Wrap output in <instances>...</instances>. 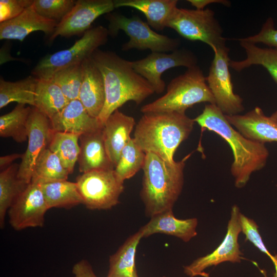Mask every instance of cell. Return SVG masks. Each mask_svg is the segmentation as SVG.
Returning a JSON list of instances; mask_svg holds the SVG:
<instances>
[{"label": "cell", "instance_id": "29", "mask_svg": "<svg viewBox=\"0 0 277 277\" xmlns=\"http://www.w3.org/2000/svg\"><path fill=\"white\" fill-rule=\"evenodd\" d=\"M19 166L12 164L0 173V226L2 229L7 212L28 185L18 176Z\"/></svg>", "mask_w": 277, "mask_h": 277}, {"label": "cell", "instance_id": "6", "mask_svg": "<svg viewBox=\"0 0 277 277\" xmlns=\"http://www.w3.org/2000/svg\"><path fill=\"white\" fill-rule=\"evenodd\" d=\"M105 17L109 22L107 29L109 35L115 36L122 30L129 37V41L122 45L123 51L136 49H149L151 52H172L177 49L181 44L177 38L157 33L137 15L127 17L117 13H109Z\"/></svg>", "mask_w": 277, "mask_h": 277}, {"label": "cell", "instance_id": "43", "mask_svg": "<svg viewBox=\"0 0 277 277\" xmlns=\"http://www.w3.org/2000/svg\"><path fill=\"white\" fill-rule=\"evenodd\" d=\"M273 264L274 265L275 269V272L273 274V277H277V261L273 263Z\"/></svg>", "mask_w": 277, "mask_h": 277}, {"label": "cell", "instance_id": "16", "mask_svg": "<svg viewBox=\"0 0 277 277\" xmlns=\"http://www.w3.org/2000/svg\"><path fill=\"white\" fill-rule=\"evenodd\" d=\"M228 122L246 138L265 144L277 143V123L256 107L245 114L226 115Z\"/></svg>", "mask_w": 277, "mask_h": 277}, {"label": "cell", "instance_id": "10", "mask_svg": "<svg viewBox=\"0 0 277 277\" xmlns=\"http://www.w3.org/2000/svg\"><path fill=\"white\" fill-rule=\"evenodd\" d=\"M229 49L227 47L214 51L206 81L216 106L226 115L239 114L244 110L242 98L234 93L229 71Z\"/></svg>", "mask_w": 277, "mask_h": 277}, {"label": "cell", "instance_id": "15", "mask_svg": "<svg viewBox=\"0 0 277 277\" xmlns=\"http://www.w3.org/2000/svg\"><path fill=\"white\" fill-rule=\"evenodd\" d=\"M53 131L49 118L35 107L31 108L28 120V146L18 170V177L29 184L36 162L48 147Z\"/></svg>", "mask_w": 277, "mask_h": 277}, {"label": "cell", "instance_id": "2", "mask_svg": "<svg viewBox=\"0 0 277 277\" xmlns=\"http://www.w3.org/2000/svg\"><path fill=\"white\" fill-rule=\"evenodd\" d=\"M193 120L202 128L221 136L231 148L233 161L230 170L236 188L244 187L252 173L266 165L269 153L265 144L250 140L233 128L215 104L205 105Z\"/></svg>", "mask_w": 277, "mask_h": 277}, {"label": "cell", "instance_id": "27", "mask_svg": "<svg viewBox=\"0 0 277 277\" xmlns=\"http://www.w3.org/2000/svg\"><path fill=\"white\" fill-rule=\"evenodd\" d=\"M70 101L61 88L50 80L37 78L35 106L50 120Z\"/></svg>", "mask_w": 277, "mask_h": 277}, {"label": "cell", "instance_id": "34", "mask_svg": "<svg viewBox=\"0 0 277 277\" xmlns=\"http://www.w3.org/2000/svg\"><path fill=\"white\" fill-rule=\"evenodd\" d=\"M82 64L61 69L49 79L61 88L69 101L78 99L83 77Z\"/></svg>", "mask_w": 277, "mask_h": 277}, {"label": "cell", "instance_id": "39", "mask_svg": "<svg viewBox=\"0 0 277 277\" xmlns=\"http://www.w3.org/2000/svg\"><path fill=\"white\" fill-rule=\"evenodd\" d=\"M72 272L74 277H97L90 263L84 259L73 265Z\"/></svg>", "mask_w": 277, "mask_h": 277}, {"label": "cell", "instance_id": "45", "mask_svg": "<svg viewBox=\"0 0 277 277\" xmlns=\"http://www.w3.org/2000/svg\"><path fill=\"white\" fill-rule=\"evenodd\" d=\"M276 186H277V185H276Z\"/></svg>", "mask_w": 277, "mask_h": 277}, {"label": "cell", "instance_id": "17", "mask_svg": "<svg viewBox=\"0 0 277 277\" xmlns=\"http://www.w3.org/2000/svg\"><path fill=\"white\" fill-rule=\"evenodd\" d=\"M50 121L53 130L80 136L96 131L104 126L88 113L78 99L70 101Z\"/></svg>", "mask_w": 277, "mask_h": 277}, {"label": "cell", "instance_id": "31", "mask_svg": "<svg viewBox=\"0 0 277 277\" xmlns=\"http://www.w3.org/2000/svg\"><path fill=\"white\" fill-rule=\"evenodd\" d=\"M80 135L53 130L48 148L60 160L64 167L71 174L80 151Z\"/></svg>", "mask_w": 277, "mask_h": 277}, {"label": "cell", "instance_id": "5", "mask_svg": "<svg viewBox=\"0 0 277 277\" xmlns=\"http://www.w3.org/2000/svg\"><path fill=\"white\" fill-rule=\"evenodd\" d=\"M207 102L215 104V99L206 81V77L197 65L187 68L185 72L172 79L166 93L141 108L143 113L177 112L186 110L196 104Z\"/></svg>", "mask_w": 277, "mask_h": 277}, {"label": "cell", "instance_id": "14", "mask_svg": "<svg viewBox=\"0 0 277 277\" xmlns=\"http://www.w3.org/2000/svg\"><path fill=\"white\" fill-rule=\"evenodd\" d=\"M115 8L112 0L76 1L71 10L57 24L49 41L52 42L58 36L70 37L84 34L97 17Z\"/></svg>", "mask_w": 277, "mask_h": 277}, {"label": "cell", "instance_id": "9", "mask_svg": "<svg viewBox=\"0 0 277 277\" xmlns=\"http://www.w3.org/2000/svg\"><path fill=\"white\" fill-rule=\"evenodd\" d=\"M77 184L83 204L90 210L111 209L119 203L124 182L114 169L92 171L78 176Z\"/></svg>", "mask_w": 277, "mask_h": 277}, {"label": "cell", "instance_id": "40", "mask_svg": "<svg viewBox=\"0 0 277 277\" xmlns=\"http://www.w3.org/2000/svg\"><path fill=\"white\" fill-rule=\"evenodd\" d=\"M187 1L197 10H203L206 6L213 3L221 4L228 7L230 6V2L226 0H188Z\"/></svg>", "mask_w": 277, "mask_h": 277}, {"label": "cell", "instance_id": "32", "mask_svg": "<svg viewBox=\"0 0 277 277\" xmlns=\"http://www.w3.org/2000/svg\"><path fill=\"white\" fill-rule=\"evenodd\" d=\"M69 174L57 156L48 147L36 162L31 182L44 183L67 180Z\"/></svg>", "mask_w": 277, "mask_h": 277}, {"label": "cell", "instance_id": "12", "mask_svg": "<svg viewBox=\"0 0 277 277\" xmlns=\"http://www.w3.org/2000/svg\"><path fill=\"white\" fill-rule=\"evenodd\" d=\"M132 62L135 71L148 82L156 94L165 90L166 84L161 77L164 72L177 67L189 68L197 65L195 55L185 48H178L171 53L151 52L146 57Z\"/></svg>", "mask_w": 277, "mask_h": 277}, {"label": "cell", "instance_id": "1", "mask_svg": "<svg viewBox=\"0 0 277 277\" xmlns=\"http://www.w3.org/2000/svg\"><path fill=\"white\" fill-rule=\"evenodd\" d=\"M91 58L104 80L105 102L97 119L104 125L109 116L128 101L138 105L154 93L150 84L133 69L132 62L110 51L96 50Z\"/></svg>", "mask_w": 277, "mask_h": 277}, {"label": "cell", "instance_id": "42", "mask_svg": "<svg viewBox=\"0 0 277 277\" xmlns=\"http://www.w3.org/2000/svg\"><path fill=\"white\" fill-rule=\"evenodd\" d=\"M270 117L277 123V110L274 112Z\"/></svg>", "mask_w": 277, "mask_h": 277}, {"label": "cell", "instance_id": "37", "mask_svg": "<svg viewBox=\"0 0 277 277\" xmlns=\"http://www.w3.org/2000/svg\"><path fill=\"white\" fill-rule=\"evenodd\" d=\"M240 39L254 44L262 43L269 47L277 48V29L274 27L273 19L272 17L268 18L258 33Z\"/></svg>", "mask_w": 277, "mask_h": 277}, {"label": "cell", "instance_id": "22", "mask_svg": "<svg viewBox=\"0 0 277 277\" xmlns=\"http://www.w3.org/2000/svg\"><path fill=\"white\" fill-rule=\"evenodd\" d=\"M103 128L80 136V151L77 161L81 173L115 169L106 151Z\"/></svg>", "mask_w": 277, "mask_h": 277}, {"label": "cell", "instance_id": "21", "mask_svg": "<svg viewBox=\"0 0 277 277\" xmlns=\"http://www.w3.org/2000/svg\"><path fill=\"white\" fill-rule=\"evenodd\" d=\"M197 218L179 219L174 215L173 210H169L150 217L149 221L140 228L144 238L160 233L173 236L184 242H188L197 235Z\"/></svg>", "mask_w": 277, "mask_h": 277}, {"label": "cell", "instance_id": "18", "mask_svg": "<svg viewBox=\"0 0 277 277\" xmlns=\"http://www.w3.org/2000/svg\"><path fill=\"white\" fill-rule=\"evenodd\" d=\"M57 24L55 22L39 15L31 6L17 17L0 23V39L23 42L29 34L38 31L50 36Z\"/></svg>", "mask_w": 277, "mask_h": 277}, {"label": "cell", "instance_id": "13", "mask_svg": "<svg viewBox=\"0 0 277 277\" xmlns=\"http://www.w3.org/2000/svg\"><path fill=\"white\" fill-rule=\"evenodd\" d=\"M49 209L40 183L31 182L9 208V222L16 230L43 227Z\"/></svg>", "mask_w": 277, "mask_h": 277}, {"label": "cell", "instance_id": "3", "mask_svg": "<svg viewBox=\"0 0 277 277\" xmlns=\"http://www.w3.org/2000/svg\"><path fill=\"white\" fill-rule=\"evenodd\" d=\"M187 158L170 162L155 154L146 153L140 196L147 216L173 210L183 188Z\"/></svg>", "mask_w": 277, "mask_h": 277}, {"label": "cell", "instance_id": "4", "mask_svg": "<svg viewBox=\"0 0 277 277\" xmlns=\"http://www.w3.org/2000/svg\"><path fill=\"white\" fill-rule=\"evenodd\" d=\"M194 121L185 113H144L135 126L134 140L145 153H152L173 162L177 148L192 132Z\"/></svg>", "mask_w": 277, "mask_h": 277}, {"label": "cell", "instance_id": "44", "mask_svg": "<svg viewBox=\"0 0 277 277\" xmlns=\"http://www.w3.org/2000/svg\"><path fill=\"white\" fill-rule=\"evenodd\" d=\"M261 272H262V274L264 275V277H268V276H267V275L266 274V272L264 270H262Z\"/></svg>", "mask_w": 277, "mask_h": 277}, {"label": "cell", "instance_id": "30", "mask_svg": "<svg viewBox=\"0 0 277 277\" xmlns=\"http://www.w3.org/2000/svg\"><path fill=\"white\" fill-rule=\"evenodd\" d=\"M31 108L17 104L10 112L0 116V136L11 137L17 143L28 139V120Z\"/></svg>", "mask_w": 277, "mask_h": 277}, {"label": "cell", "instance_id": "41", "mask_svg": "<svg viewBox=\"0 0 277 277\" xmlns=\"http://www.w3.org/2000/svg\"><path fill=\"white\" fill-rule=\"evenodd\" d=\"M23 154L13 153L0 157V168L2 171L11 165V163L18 159H22Z\"/></svg>", "mask_w": 277, "mask_h": 277}, {"label": "cell", "instance_id": "7", "mask_svg": "<svg viewBox=\"0 0 277 277\" xmlns=\"http://www.w3.org/2000/svg\"><path fill=\"white\" fill-rule=\"evenodd\" d=\"M109 35L108 29L103 26L91 28L69 48L44 56L33 68L32 74L37 78L49 80L61 69L82 64L106 43Z\"/></svg>", "mask_w": 277, "mask_h": 277}, {"label": "cell", "instance_id": "24", "mask_svg": "<svg viewBox=\"0 0 277 277\" xmlns=\"http://www.w3.org/2000/svg\"><path fill=\"white\" fill-rule=\"evenodd\" d=\"M143 238V231L140 228L110 256L107 277H139L135 265V255Z\"/></svg>", "mask_w": 277, "mask_h": 277}, {"label": "cell", "instance_id": "11", "mask_svg": "<svg viewBox=\"0 0 277 277\" xmlns=\"http://www.w3.org/2000/svg\"><path fill=\"white\" fill-rule=\"evenodd\" d=\"M240 209L234 205L232 207L226 235L218 247L211 253L200 257L191 264L184 267V272L189 277L202 276L209 277L204 270L211 266L229 262L240 263L242 253L240 249L238 239L241 229L239 221Z\"/></svg>", "mask_w": 277, "mask_h": 277}, {"label": "cell", "instance_id": "20", "mask_svg": "<svg viewBox=\"0 0 277 277\" xmlns=\"http://www.w3.org/2000/svg\"><path fill=\"white\" fill-rule=\"evenodd\" d=\"M135 125L134 118L118 109L105 122L103 135L107 153L115 167L122 150L132 138L130 135Z\"/></svg>", "mask_w": 277, "mask_h": 277}, {"label": "cell", "instance_id": "38", "mask_svg": "<svg viewBox=\"0 0 277 277\" xmlns=\"http://www.w3.org/2000/svg\"><path fill=\"white\" fill-rule=\"evenodd\" d=\"M33 0H1L0 23L12 19L32 6Z\"/></svg>", "mask_w": 277, "mask_h": 277}, {"label": "cell", "instance_id": "33", "mask_svg": "<svg viewBox=\"0 0 277 277\" xmlns=\"http://www.w3.org/2000/svg\"><path fill=\"white\" fill-rule=\"evenodd\" d=\"M145 159L146 153L132 138L122 150L114 170L118 177L124 182L143 169Z\"/></svg>", "mask_w": 277, "mask_h": 277}, {"label": "cell", "instance_id": "28", "mask_svg": "<svg viewBox=\"0 0 277 277\" xmlns=\"http://www.w3.org/2000/svg\"><path fill=\"white\" fill-rule=\"evenodd\" d=\"M37 78L29 76L16 82L0 80V108L12 102L35 106Z\"/></svg>", "mask_w": 277, "mask_h": 277}, {"label": "cell", "instance_id": "8", "mask_svg": "<svg viewBox=\"0 0 277 277\" xmlns=\"http://www.w3.org/2000/svg\"><path fill=\"white\" fill-rule=\"evenodd\" d=\"M167 27L190 41H201L209 46L213 51L226 46L223 30L210 9L203 10L179 8L168 23Z\"/></svg>", "mask_w": 277, "mask_h": 277}, {"label": "cell", "instance_id": "19", "mask_svg": "<svg viewBox=\"0 0 277 277\" xmlns=\"http://www.w3.org/2000/svg\"><path fill=\"white\" fill-rule=\"evenodd\" d=\"M82 64L83 77L78 100L91 116L97 118L105 102L103 77L91 56Z\"/></svg>", "mask_w": 277, "mask_h": 277}, {"label": "cell", "instance_id": "23", "mask_svg": "<svg viewBox=\"0 0 277 277\" xmlns=\"http://www.w3.org/2000/svg\"><path fill=\"white\" fill-rule=\"evenodd\" d=\"M177 0H115V8L127 7L143 13L147 23L156 31L166 27L177 9Z\"/></svg>", "mask_w": 277, "mask_h": 277}, {"label": "cell", "instance_id": "35", "mask_svg": "<svg viewBox=\"0 0 277 277\" xmlns=\"http://www.w3.org/2000/svg\"><path fill=\"white\" fill-rule=\"evenodd\" d=\"M73 0H33L32 7L41 16L59 23L71 10Z\"/></svg>", "mask_w": 277, "mask_h": 277}, {"label": "cell", "instance_id": "26", "mask_svg": "<svg viewBox=\"0 0 277 277\" xmlns=\"http://www.w3.org/2000/svg\"><path fill=\"white\" fill-rule=\"evenodd\" d=\"M49 209H70L83 201L76 182L67 180L39 183Z\"/></svg>", "mask_w": 277, "mask_h": 277}, {"label": "cell", "instance_id": "36", "mask_svg": "<svg viewBox=\"0 0 277 277\" xmlns=\"http://www.w3.org/2000/svg\"><path fill=\"white\" fill-rule=\"evenodd\" d=\"M239 221L241 232L245 235V241L251 242L260 251L267 255L272 263L277 260V255H273L265 245L256 222L240 212Z\"/></svg>", "mask_w": 277, "mask_h": 277}, {"label": "cell", "instance_id": "25", "mask_svg": "<svg viewBox=\"0 0 277 277\" xmlns=\"http://www.w3.org/2000/svg\"><path fill=\"white\" fill-rule=\"evenodd\" d=\"M246 54V58L242 61L230 60L229 67L240 72L252 65H261L269 72L277 84V48H260L256 44L237 39Z\"/></svg>", "mask_w": 277, "mask_h": 277}]
</instances>
